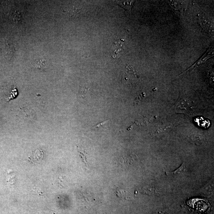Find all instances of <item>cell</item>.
Returning <instances> with one entry per match:
<instances>
[{
	"instance_id": "cell-3",
	"label": "cell",
	"mask_w": 214,
	"mask_h": 214,
	"mask_svg": "<svg viewBox=\"0 0 214 214\" xmlns=\"http://www.w3.org/2000/svg\"><path fill=\"white\" fill-rule=\"evenodd\" d=\"M114 46L111 51V57L114 59L119 58L124 50V43L120 41L116 42Z\"/></svg>"
},
{
	"instance_id": "cell-8",
	"label": "cell",
	"mask_w": 214,
	"mask_h": 214,
	"mask_svg": "<svg viewBox=\"0 0 214 214\" xmlns=\"http://www.w3.org/2000/svg\"><path fill=\"white\" fill-rule=\"evenodd\" d=\"M89 88L87 86H81L80 87L78 97L81 99H85L88 94Z\"/></svg>"
},
{
	"instance_id": "cell-7",
	"label": "cell",
	"mask_w": 214,
	"mask_h": 214,
	"mask_svg": "<svg viewBox=\"0 0 214 214\" xmlns=\"http://www.w3.org/2000/svg\"><path fill=\"white\" fill-rule=\"evenodd\" d=\"M200 24L203 28L206 31H208L210 33L213 32V26L212 24L211 23L210 21L206 19H200Z\"/></svg>"
},
{
	"instance_id": "cell-13",
	"label": "cell",
	"mask_w": 214,
	"mask_h": 214,
	"mask_svg": "<svg viewBox=\"0 0 214 214\" xmlns=\"http://www.w3.org/2000/svg\"><path fill=\"white\" fill-rule=\"evenodd\" d=\"M212 184L213 183L212 182H211V184L208 183V184L204 186V188H203L202 191L203 192L206 193L205 194H209V193L211 192L210 190L212 191V190H213L212 188H213V186H212V185H213V184Z\"/></svg>"
},
{
	"instance_id": "cell-15",
	"label": "cell",
	"mask_w": 214,
	"mask_h": 214,
	"mask_svg": "<svg viewBox=\"0 0 214 214\" xmlns=\"http://www.w3.org/2000/svg\"><path fill=\"white\" fill-rule=\"evenodd\" d=\"M108 121H109V120H105L104 121L100 122V123H98V124H96L95 126H93L92 129H95V128L100 127V126H101L102 125H104L105 123H106Z\"/></svg>"
},
{
	"instance_id": "cell-11",
	"label": "cell",
	"mask_w": 214,
	"mask_h": 214,
	"mask_svg": "<svg viewBox=\"0 0 214 214\" xmlns=\"http://www.w3.org/2000/svg\"><path fill=\"white\" fill-rule=\"evenodd\" d=\"M18 90L15 87V88H13V89L12 90L11 93H10L8 97V99H7V101H9L10 100L15 99V98L18 96Z\"/></svg>"
},
{
	"instance_id": "cell-5",
	"label": "cell",
	"mask_w": 214,
	"mask_h": 214,
	"mask_svg": "<svg viewBox=\"0 0 214 214\" xmlns=\"http://www.w3.org/2000/svg\"><path fill=\"white\" fill-rule=\"evenodd\" d=\"M188 141L191 144L200 145L203 142V137L199 134H193L189 136L188 138Z\"/></svg>"
},
{
	"instance_id": "cell-2",
	"label": "cell",
	"mask_w": 214,
	"mask_h": 214,
	"mask_svg": "<svg viewBox=\"0 0 214 214\" xmlns=\"http://www.w3.org/2000/svg\"><path fill=\"white\" fill-rule=\"evenodd\" d=\"M123 78L125 81L132 83L136 81L138 77L133 68L131 66L127 65L125 68Z\"/></svg>"
},
{
	"instance_id": "cell-14",
	"label": "cell",
	"mask_w": 214,
	"mask_h": 214,
	"mask_svg": "<svg viewBox=\"0 0 214 214\" xmlns=\"http://www.w3.org/2000/svg\"><path fill=\"white\" fill-rule=\"evenodd\" d=\"M142 192L143 193H145L148 195H151L154 193V191H156V190L150 187H145L142 188Z\"/></svg>"
},
{
	"instance_id": "cell-1",
	"label": "cell",
	"mask_w": 214,
	"mask_h": 214,
	"mask_svg": "<svg viewBox=\"0 0 214 214\" xmlns=\"http://www.w3.org/2000/svg\"><path fill=\"white\" fill-rule=\"evenodd\" d=\"M214 56V50L212 48H210L206 53L203 55V56L201 57V58L196 63L194 64L193 65L190 67L187 70L185 71L183 73L181 74V75L184 73H185L187 71H189L190 70H193L197 66H199L200 65L203 64V63L207 61V60L209 59V58H212Z\"/></svg>"
},
{
	"instance_id": "cell-6",
	"label": "cell",
	"mask_w": 214,
	"mask_h": 214,
	"mask_svg": "<svg viewBox=\"0 0 214 214\" xmlns=\"http://www.w3.org/2000/svg\"><path fill=\"white\" fill-rule=\"evenodd\" d=\"M134 3L135 1H118L117 3L119 5L130 13L131 11Z\"/></svg>"
},
{
	"instance_id": "cell-9",
	"label": "cell",
	"mask_w": 214,
	"mask_h": 214,
	"mask_svg": "<svg viewBox=\"0 0 214 214\" xmlns=\"http://www.w3.org/2000/svg\"><path fill=\"white\" fill-rule=\"evenodd\" d=\"M46 61L45 59L35 60L33 62V65L37 69H43L46 65Z\"/></svg>"
},
{
	"instance_id": "cell-12",
	"label": "cell",
	"mask_w": 214,
	"mask_h": 214,
	"mask_svg": "<svg viewBox=\"0 0 214 214\" xmlns=\"http://www.w3.org/2000/svg\"><path fill=\"white\" fill-rule=\"evenodd\" d=\"M186 169V167L185 166V164L184 163H182L181 166L179 167L178 169H176L175 171L172 172V174L173 175L179 174L184 172Z\"/></svg>"
},
{
	"instance_id": "cell-10",
	"label": "cell",
	"mask_w": 214,
	"mask_h": 214,
	"mask_svg": "<svg viewBox=\"0 0 214 214\" xmlns=\"http://www.w3.org/2000/svg\"><path fill=\"white\" fill-rule=\"evenodd\" d=\"M117 196L123 199H127L129 198V193L124 190L120 189L117 190L116 192Z\"/></svg>"
},
{
	"instance_id": "cell-4",
	"label": "cell",
	"mask_w": 214,
	"mask_h": 214,
	"mask_svg": "<svg viewBox=\"0 0 214 214\" xmlns=\"http://www.w3.org/2000/svg\"><path fill=\"white\" fill-rule=\"evenodd\" d=\"M44 157V152L40 149H37L33 153L32 156L29 158V160L35 163H39L41 162Z\"/></svg>"
}]
</instances>
